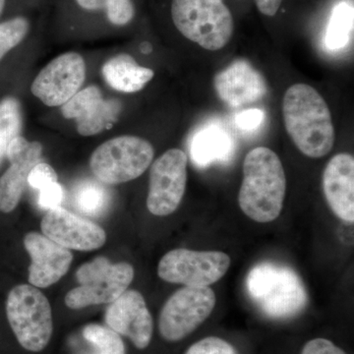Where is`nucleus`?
I'll list each match as a JSON object with an SVG mask.
<instances>
[{"instance_id":"obj_12","label":"nucleus","mask_w":354,"mask_h":354,"mask_svg":"<svg viewBox=\"0 0 354 354\" xmlns=\"http://www.w3.org/2000/svg\"><path fill=\"white\" fill-rule=\"evenodd\" d=\"M104 325L122 339H127L137 351H145L153 341V317L143 295L137 290H125L109 304L104 313Z\"/></svg>"},{"instance_id":"obj_4","label":"nucleus","mask_w":354,"mask_h":354,"mask_svg":"<svg viewBox=\"0 0 354 354\" xmlns=\"http://www.w3.org/2000/svg\"><path fill=\"white\" fill-rule=\"evenodd\" d=\"M247 292L266 316L288 319L304 311L308 295L304 281L290 267L272 262L256 265L246 279Z\"/></svg>"},{"instance_id":"obj_25","label":"nucleus","mask_w":354,"mask_h":354,"mask_svg":"<svg viewBox=\"0 0 354 354\" xmlns=\"http://www.w3.org/2000/svg\"><path fill=\"white\" fill-rule=\"evenodd\" d=\"M23 125L22 109L15 97H7L0 101V165L6 157L9 144L19 136Z\"/></svg>"},{"instance_id":"obj_14","label":"nucleus","mask_w":354,"mask_h":354,"mask_svg":"<svg viewBox=\"0 0 354 354\" xmlns=\"http://www.w3.org/2000/svg\"><path fill=\"white\" fill-rule=\"evenodd\" d=\"M121 104L118 100H106L101 90L90 86L79 91L62 108L67 120H74L77 131L82 136H94L113 127L118 120Z\"/></svg>"},{"instance_id":"obj_33","label":"nucleus","mask_w":354,"mask_h":354,"mask_svg":"<svg viewBox=\"0 0 354 354\" xmlns=\"http://www.w3.org/2000/svg\"><path fill=\"white\" fill-rule=\"evenodd\" d=\"M141 51L144 53H150L152 51V46L149 43H143L141 44Z\"/></svg>"},{"instance_id":"obj_29","label":"nucleus","mask_w":354,"mask_h":354,"mask_svg":"<svg viewBox=\"0 0 354 354\" xmlns=\"http://www.w3.org/2000/svg\"><path fill=\"white\" fill-rule=\"evenodd\" d=\"M62 199H64V189L57 181L48 184L39 190V206L48 211L60 207Z\"/></svg>"},{"instance_id":"obj_5","label":"nucleus","mask_w":354,"mask_h":354,"mask_svg":"<svg viewBox=\"0 0 354 354\" xmlns=\"http://www.w3.org/2000/svg\"><path fill=\"white\" fill-rule=\"evenodd\" d=\"M171 17L184 38L207 50H221L234 35V18L223 0H171Z\"/></svg>"},{"instance_id":"obj_11","label":"nucleus","mask_w":354,"mask_h":354,"mask_svg":"<svg viewBox=\"0 0 354 354\" xmlns=\"http://www.w3.org/2000/svg\"><path fill=\"white\" fill-rule=\"evenodd\" d=\"M86 78V64L79 53H66L46 65L31 86L32 94L46 106H64L77 94Z\"/></svg>"},{"instance_id":"obj_27","label":"nucleus","mask_w":354,"mask_h":354,"mask_svg":"<svg viewBox=\"0 0 354 354\" xmlns=\"http://www.w3.org/2000/svg\"><path fill=\"white\" fill-rule=\"evenodd\" d=\"M184 354H237L230 342L216 337H205L195 342Z\"/></svg>"},{"instance_id":"obj_2","label":"nucleus","mask_w":354,"mask_h":354,"mask_svg":"<svg viewBox=\"0 0 354 354\" xmlns=\"http://www.w3.org/2000/svg\"><path fill=\"white\" fill-rule=\"evenodd\" d=\"M286 132L298 150L307 157H325L335 144L332 114L322 95L307 85L295 84L283 101Z\"/></svg>"},{"instance_id":"obj_20","label":"nucleus","mask_w":354,"mask_h":354,"mask_svg":"<svg viewBox=\"0 0 354 354\" xmlns=\"http://www.w3.org/2000/svg\"><path fill=\"white\" fill-rule=\"evenodd\" d=\"M102 75L109 87L118 92L133 94L145 88L153 78V71L140 66L128 55H116L102 66Z\"/></svg>"},{"instance_id":"obj_3","label":"nucleus","mask_w":354,"mask_h":354,"mask_svg":"<svg viewBox=\"0 0 354 354\" xmlns=\"http://www.w3.org/2000/svg\"><path fill=\"white\" fill-rule=\"evenodd\" d=\"M286 193L285 169L279 156L267 147L247 153L239 194L242 212L257 223H270L281 214Z\"/></svg>"},{"instance_id":"obj_30","label":"nucleus","mask_w":354,"mask_h":354,"mask_svg":"<svg viewBox=\"0 0 354 354\" xmlns=\"http://www.w3.org/2000/svg\"><path fill=\"white\" fill-rule=\"evenodd\" d=\"M301 354H346L329 339H314L302 348Z\"/></svg>"},{"instance_id":"obj_23","label":"nucleus","mask_w":354,"mask_h":354,"mask_svg":"<svg viewBox=\"0 0 354 354\" xmlns=\"http://www.w3.org/2000/svg\"><path fill=\"white\" fill-rule=\"evenodd\" d=\"M72 201L83 215L95 218L104 215L109 206L111 196L104 183L88 179L76 186Z\"/></svg>"},{"instance_id":"obj_24","label":"nucleus","mask_w":354,"mask_h":354,"mask_svg":"<svg viewBox=\"0 0 354 354\" xmlns=\"http://www.w3.org/2000/svg\"><path fill=\"white\" fill-rule=\"evenodd\" d=\"M353 7L348 2H341L335 7L327 32L325 44L330 50H339L348 44L353 34Z\"/></svg>"},{"instance_id":"obj_13","label":"nucleus","mask_w":354,"mask_h":354,"mask_svg":"<svg viewBox=\"0 0 354 354\" xmlns=\"http://www.w3.org/2000/svg\"><path fill=\"white\" fill-rule=\"evenodd\" d=\"M41 228L48 239L69 250H97L106 241L104 228L62 207L48 211L41 221Z\"/></svg>"},{"instance_id":"obj_10","label":"nucleus","mask_w":354,"mask_h":354,"mask_svg":"<svg viewBox=\"0 0 354 354\" xmlns=\"http://www.w3.org/2000/svg\"><path fill=\"white\" fill-rule=\"evenodd\" d=\"M187 160L183 150L171 149L153 162L147 198V207L152 215H171L178 208L185 194Z\"/></svg>"},{"instance_id":"obj_31","label":"nucleus","mask_w":354,"mask_h":354,"mask_svg":"<svg viewBox=\"0 0 354 354\" xmlns=\"http://www.w3.org/2000/svg\"><path fill=\"white\" fill-rule=\"evenodd\" d=\"M265 114L257 109H251L249 111H242L236 116L237 127L243 130H254L260 127L264 121Z\"/></svg>"},{"instance_id":"obj_6","label":"nucleus","mask_w":354,"mask_h":354,"mask_svg":"<svg viewBox=\"0 0 354 354\" xmlns=\"http://www.w3.org/2000/svg\"><path fill=\"white\" fill-rule=\"evenodd\" d=\"M133 279L134 268L129 263L113 264L108 258H95L77 270L80 286L67 293L65 305L71 310H81L111 304L127 290Z\"/></svg>"},{"instance_id":"obj_1","label":"nucleus","mask_w":354,"mask_h":354,"mask_svg":"<svg viewBox=\"0 0 354 354\" xmlns=\"http://www.w3.org/2000/svg\"><path fill=\"white\" fill-rule=\"evenodd\" d=\"M0 354H44L55 334L53 309L46 295L27 283L13 286L4 304Z\"/></svg>"},{"instance_id":"obj_19","label":"nucleus","mask_w":354,"mask_h":354,"mask_svg":"<svg viewBox=\"0 0 354 354\" xmlns=\"http://www.w3.org/2000/svg\"><path fill=\"white\" fill-rule=\"evenodd\" d=\"M234 150V140L220 125L211 124L202 128L191 141V158L199 167L227 162L232 158Z\"/></svg>"},{"instance_id":"obj_7","label":"nucleus","mask_w":354,"mask_h":354,"mask_svg":"<svg viewBox=\"0 0 354 354\" xmlns=\"http://www.w3.org/2000/svg\"><path fill=\"white\" fill-rule=\"evenodd\" d=\"M153 147L137 136L116 137L97 147L90 158L91 171L97 180L116 185L138 178L152 164Z\"/></svg>"},{"instance_id":"obj_9","label":"nucleus","mask_w":354,"mask_h":354,"mask_svg":"<svg viewBox=\"0 0 354 354\" xmlns=\"http://www.w3.org/2000/svg\"><path fill=\"white\" fill-rule=\"evenodd\" d=\"M230 263V256L221 251L174 249L160 259L158 274L167 283L202 288L220 281Z\"/></svg>"},{"instance_id":"obj_34","label":"nucleus","mask_w":354,"mask_h":354,"mask_svg":"<svg viewBox=\"0 0 354 354\" xmlns=\"http://www.w3.org/2000/svg\"><path fill=\"white\" fill-rule=\"evenodd\" d=\"M6 1L7 0H0V17H1L4 9H6Z\"/></svg>"},{"instance_id":"obj_26","label":"nucleus","mask_w":354,"mask_h":354,"mask_svg":"<svg viewBox=\"0 0 354 354\" xmlns=\"http://www.w3.org/2000/svg\"><path fill=\"white\" fill-rule=\"evenodd\" d=\"M31 30V21L26 16H15L0 23V60L19 46Z\"/></svg>"},{"instance_id":"obj_8","label":"nucleus","mask_w":354,"mask_h":354,"mask_svg":"<svg viewBox=\"0 0 354 354\" xmlns=\"http://www.w3.org/2000/svg\"><path fill=\"white\" fill-rule=\"evenodd\" d=\"M216 295L209 286H184L167 300L158 316V334L165 342H178L192 334L211 315Z\"/></svg>"},{"instance_id":"obj_18","label":"nucleus","mask_w":354,"mask_h":354,"mask_svg":"<svg viewBox=\"0 0 354 354\" xmlns=\"http://www.w3.org/2000/svg\"><path fill=\"white\" fill-rule=\"evenodd\" d=\"M326 200L335 215L346 223L354 221V158L337 153L330 158L323 174Z\"/></svg>"},{"instance_id":"obj_16","label":"nucleus","mask_w":354,"mask_h":354,"mask_svg":"<svg viewBox=\"0 0 354 354\" xmlns=\"http://www.w3.org/2000/svg\"><path fill=\"white\" fill-rule=\"evenodd\" d=\"M23 244L31 258L28 276L30 285L38 288H48L68 272L73 261V254L69 249L36 232L25 234Z\"/></svg>"},{"instance_id":"obj_32","label":"nucleus","mask_w":354,"mask_h":354,"mask_svg":"<svg viewBox=\"0 0 354 354\" xmlns=\"http://www.w3.org/2000/svg\"><path fill=\"white\" fill-rule=\"evenodd\" d=\"M255 3L257 6L258 10L263 15L272 17V16L278 13L279 7L283 3V0H255Z\"/></svg>"},{"instance_id":"obj_17","label":"nucleus","mask_w":354,"mask_h":354,"mask_svg":"<svg viewBox=\"0 0 354 354\" xmlns=\"http://www.w3.org/2000/svg\"><path fill=\"white\" fill-rule=\"evenodd\" d=\"M218 97L230 108H241L262 100L267 94L264 77L250 62L237 59L215 77Z\"/></svg>"},{"instance_id":"obj_21","label":"nucleus","mask_w":354,"mask_h":354,"mask_svg":"<svg viewBox=\"0 0 354 354\" xmlns=\"http://www.w3.org/2000/svg\"><path fill=\"white\" fill-rule=\"evenodd\" d=\"M80 12L102 16L114 28L131 24L136 16L134 0H71Z\"/></svg>"},{"instance_id":"obj_22","label":"nucleus","mask_w":354,"mask_h":354,"mask_svg":"<svg viewBox=\"0 0 354 354\" xmlns=\"http://www.w3.org/2000/svg\"><path fill=\"white\" fill-rule=\"evenodd\" d=\"M80 335L87 346L86 354H127L124 339L106 325L88 324Z\"/></svg>"},{"instance_id":"obj_28","label":"nucleus","mask_w":354,"mask_h":354,"mask_svg":"<svg viewBox=\"0 0 354 354\" xmlns=\"http://www.w3.org/2000/svg\"><path fill=\"white\" fill-rule=\"evenodd\" d=\"M58 176L53 167L46 162H39L32 167L28 176V183L32 188L41 190L46 185L53 183H57Z\"/></svg>"},{"instance_id":"obj_15","label":"nucleus","mask_w":354,"mask_h":354,"mask_svg":"<svg viewBox=\"0 0 354 354\" xmlns=\"http://www.w3.org/2000/svg\"><path fill=\"white\" fill-rule=\"evenodd\" d=\"M41 155L43 146L39 142L28 141L21 135L10 142L6 152L10 167L0 176V213L10 214L17 208L30 171Z\"/></svg>"}]
</instances>
